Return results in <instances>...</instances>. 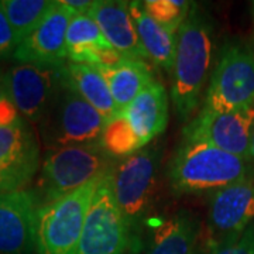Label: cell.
Returning a JSON list of instances; mask_svg holds the SVG:
<instances>
[{"label": "cell", "instance_id": "6da1fadb", "mask_svg": "<svg viewBox=\"0 0 254 254\" xmlns=\"http://www.w3.org/2000/svg\"><path fill=\"white\" fill-rule=\"evenodd\" d=\"M215 50L213 24L192 3L190 14L177 33L171 75V99L177 118L190 122L199 109L202 93L210 79Z\"/></svg>", "mask_w": 254, "mask_h": 254}, {"label": "cell", "instance_id": "7a4b0ae2", "mask_svg": "<svg viewBox=\"0 0 254 254\" xmlns=\"http://www.w3.org/2000/svg\"><path fill=\"white\" fill-rule=\"evenodd\" d=\"M254 163L216 147L182 140L168 164V182L175 193L216 192L232 184L253 178Z\"/></svg>", "mask_w": 254, "mask_h": 254}, {"label": "cell", "instance_id": "3957f363", "mask_svg": "<svg viewBox=\"0 0 254 254\" xmlns=\"http://www.w3.org/2000/svg\"><path fill=\"white\" fill-rule=\"evenodd\" d=\"M115 167V158L100 143L47 150L36 190L40 203L68 195L110 174Z\"/></svg>", "mask_w": 254, "mask_h": 254}, {"label": "cell", "instance_id": "277c9868", "mask_svg": "<svg viewBox=\"0 0 254 254\" xmlns=\"http://www.w3.org/2000/svg\"><path fill=\"white\" fill-rule=\"evenodd\" d=\"M102 178L38 206L34 227L36 254L78 253L85 216Z\"/></svg>", "mask_w": 254, "mask_h": 254}, {"label": "cell", "instance_id": "5b68a950", "mask_svg": "<svg viewBox=\"0 0 254 254\" xmlns=\"http://www.w3.org/2000/svg\"><path fill=\"white\" fill-rule=\"evenodd\" d=\"M254 106V43L232 40L220 50L200 109L227 112Z\"/></svg>", "mask_w": 254, "mask_h": 254}, {"label": "cell", "instance_id": "8992f818", "mask_svg": "<svg viewBox=\"0 0 254 254\" xmlns=\"http://www.w3.org/2000/svg\"><path fill=\"white\" fill-rule=\"evenodd\" d=\"M106 119L68 83L51 109L40 122V133L47 150L66 145L100 143Z\"/></svg>", "mask_w": 254, "mask_h": 254}, {"label": "cell", "instance_id": "52a82bcc", "mask_svg": "<svg viewBox=\"0 0 254 254\" xmlns=\"http://www.w3.org/2000/svg\"><path fill=\"white\" fill-rule=\"evenodd\" d=\"M160 150L145 145L120 160L112 173L113 193L133 232L151 210L158 187Z\"/></svg>", "mask_w": 254, "mask_h": 254}, {"label": "cell", "instance_id": "ba28073f", "mask_svg": "<svg viewBox=\"0 0 254 254\" xmlns=\"http://www.w3.org/2000/svg\"><path fill=\"white\" fill-rule=\"evenodd\" d=\"M4 78L18 115L33 125H40L68 83L66 64L20 63Z\"/></svg>", "mask_w": 254, "mask_h": 254}, {"label": "cell", "instance_id": "9c48e42d", "mask_svg": "<svg viewBox=\"0 0 254 254\" xmlns=\"http://www.w3.org/2000/svg\"><path fill=\"white\" fill-rule=\"evenodd\" d=\"M112 173L100 180L93 193L76 254H125L136 233L119 208Z\"/></svg>", "mask_w": 254, "mask_h": 254}, {"label": "cell", "instance_id": "30bf717a", "mask_svg": "<svg viewBox=\"0 0 254 254\" xmlns=\"http://www.w3.org/2000/svg\"><path fill=\"white\" fill-rule=\"evenodd\" d=\"M253 131L254 106L227 112L200 109L184 127L182 140L205 143L250 160Z\"/></svg>", "mask_w": 254, "mask_h": 254}, {"label": "cell", "instance_id": "8fae6325", "mask_svg": "<svg viewBox=\"0 0 254 254\" xmlns=\"http://www.w3.org/2000/svg\"><path fill=\"white\" fill-rule=\"evenodd\" d=\"M41 165L40 144L27 120L0 126V193L26 190Z\"/></svg>", "mask_w": 254, "mask_h": 254}, {"label": "cell", "instance_id": "7c38bea8", "mask_svg": "<svg viewBox=\"0 0 254 254\" xmlns=\"http://www.w3.org/2000/svg\"><path fill=\"white\" fill-rule=\"evenodd\" d=\"M252 223H254L253 178L210 193L205 250L240 236Z\"/></svg>", "mask_w": 254, "mask_h": 254}, {"label": "cell", "instance_id": "4fadbf2b", "mask_svg": "<svg viewBox=\"0 0 254 254\" xmlns=\"http://www.w3.org/2000/svg\"><path fill=\"white\" fill-rule=\"evenodd\" d=\"M40 205L36 190L0 193V254H33Z\"/></svg>", "mask_w": 254, "mask_h": 254}, {"label": "cell", "instance_id": "5bb4252c", "mask_svg": "<svg viewBox=\"0 0 254 254\" xmlns=\"http://www.w3.org/2000/svg\"><path fill=\"white\" fill-rule=\"evenodd\" d=\"M73 17L64 0L51 1L46 16L20 43L13 58L18 63L66 64V31Z\"/></svg>", "mask_w": 254, "mask_h": 254}, {"label": "cell", "instance_id": "9a60e30c", "mask_svg": "<svg viewBox=\"0 0 254 254\" xmlns=\"http://www.w3.org/2000/svg\"><path fill=\"white\" fill-rule=\"evenodd\" d=\"M88 14L96 21L106 41L118 53L127 58L147 60L137 36L134 21L128 11V1L93 0Z\"/></svg>", "mask_w": 254, "mask_h": 254}, {"label": "cell", "instance_id": "2e32d148", "mask_svg": "<svg viewBox=\"0 0 254 254\" xmlns=\"http://www.w3.org/2000/svg\"><path fill=\"white\" fill-rule=\"evenodd\" d=\"M120 115L136 133L141 147L148 145L163 134L168 125V93L161 82L155 79L137 95Z\"/></svg>", "mask_w": 254, "mask_h": 254}, {"label": "cell", "instance_id": "e0dca14e", "mask_svg": "<svg viewBox=\"0 0 254 254\" xmlns=\"http://www.w3.org/2000/svg\"><path fill=\"white\" fill-rule=\"evenodd\" d=\"M199 235L196 219L188 212H178L153 229L144 254H195Z\"/></svg>", "mask_w": 254, "mask_h": 254}, {"label": "cell", "instance_id": "ac0fdd59", "mask_svg": "<svg viewBox=\"0 0 254 254\" xmlns=\"http://www.w3.org/2000/svg\"><path fill=\"white\" fill-rule=\"evenodd\" d=\"M128 11L134 21L137 36L147 60L171 72L177 48V34L163 28L144 9L143 1H128Z\"/></svg>", "mask_w": 254, "mask_h": 254}, {"label": "cell", "instance_id": "d6986e66", "mask_svg": "<svg viewBox=\"0 0 254 254\" xmlns=\"http://www.w3.org/2000/svg\"><path fill=\"white\" fill-rule=\"evenodd\" d=\"M109 86L118 113L123 112L137 95L155 81L154 73L143 60L125 57L110 68H96Z\"/></svg>", "mask_w": 254, "mask_h": 254}, {"label": "cell", "instance_id": "ffe728a7", "mask_svg": "<svg viewBox=\"0 0 254 254\" xmlns=\"http://www.w3.org/2000/svg\"><path fill=\"white\" fill-rule=\"evenodd\" d=\"M66 72L73 89L86 100L92 108L99 112L106 122L118 115L109 86L103 75L92 65L66 63Z\"/></svg>", "mask_w": 254, "mask_h": 254}, {"label": "cell", "instance_id": "44dd1931", "mask_svg": "<svg viewBox=\"0 0 254 254\" xmlns=\"http://www.w3.org/2000/svg\"><path fill=\"white\" fill-rule=\"evenodd\" d=\"M113 48L103 37L96 21L89 14H73L66 31V60L68 63L92 65L95 54Z\"/></svg>", "mask_w": 254, "mask_h": 254}, {"label": "cell", "instance_id": "7402d4cb", "mask_svg": "<svg viewBox=\"0 0 254 254\" xmlns=\"http://www.w3.org/2000/svg\"><path fill=\"white\" fill-rule=\"evenodd\" d=\"M3 9L14 31L17 47L40 24L50 9V0H1Z\"/></svg>", "mask_w": 254, "mask_h": 254}, {"label": "cell", "instance_id": "603a6c76", "mask_svg": "<svg viewBox=\"0 0 254 254\" xmlns=\"http://www.w3.org/2000/svg\"><path fill=\"white\" fill-rule=\"evenodd\" d=\"M100 144L113 158L122 160L143 148L131 126L120 113L106 122Z\"/></svg>", "mask_w": 254, "mask_h": 254}, {"label": "cell", "instance_id": "cb8c5ba5", "mask_svg": "<svg viewBox=\"0 0 254 254\" xmlns=\"http://www.w3.org/2000/svg\"><path fill=\"white\" fill-rule=\"evenodd\" d=\"M145 11L167 31L177 34L190 14L192 3L187 0H145Z\"/></svg>", "mask_w": 254, "mask_h": 254}, {"label": "cell", "instance_id": "d4e9b609", "mask_svg": "<svg viewBox=\"0 0 254 254\" xmlns=\"http://www.w3.org/2000/svg\"><path fill=\"white\" fill-rule=\"evenodd\" d=\"M205 254H254V223L240 236L206 249Z\"/></svg>", "mask_w": 254, "mask_h": 254}, {"label": "cell", "instance_id": "484cf974", "mask_svg": "<svg viewBox=\"0 0 254 254\" xmlns=\"http://www.w3.org/2000/svg\"><path fill=\"white\" fill-rule=\"evenodd\" d=\"M16 48H17L16 36L0 0V60L13 57L16 53Z\"/></svg>", "mask_w": 254, "mask_h": 254}, {"label": "cell", "instance_id": "4316f807", "mask_svg": "<svg viewBox=\"0 0 254 254\" xmlns=\"http://www.w3.org/2000/svg\"><path fill=\"white\" fill-rule=\"evenodd\" d=\"M64 3L72 10L73 14H88L93 0H64Z\"/></svg>", "mask_w": 254, "mask_h": 254}, {"label": "cell", "instance_id": "83f0119b", "mask_svg": "<svg viewBox=\"0 0 254 254\" xmlns=\"http://www.w3.org/2000/svg\"><path fill=\"white\" fill-rule=\"evenodd\" d=\"M125 254H144V243H143L141 237L137 232L131 237V242H130Z\"/></svg>", "mask_w": 254, "mask_h": 254}, {"label": "cell", "instance_id": "f1b7e54d", "mask_svg": "<svg viewBox=\"0 0 254 254\" xmlns=\"http://www.w3.org/2000/svg\"><path fill=\"white\" fill-rule=\"evenodd\" d=\"M9 93H7V86H6V78H4V73L0 72V100L3 98H6Z\"/></svg>", "mask_w": 254, "mask_h": 254}, {"label": "cell", "instance_id": "f546056e", "mask_svg": "<svg viewBox=\"0 0 254 254\" xmlns=\"http://www.w3.org/2000/svg\"><path fill=\"white\" fill-rule=\"evenodd\" d=\"M250 160L254 163V131L252 136V144H250Z\"/></svg>", "mask_w": 254, "mask_h": 254}, {"label": "cell", "instance_id": "4dcf8cb0", "mask_svg": "<svg viewBox=\"0 0 254 254\" xmlns=\"http://www.w3.org/2000/svg\"><path fill=\"white\" fill-rule=\"evenodd\" d=\"M253 16H254V1H253Z\"/></svg>", "mask_w": 254, "mask_h": 254}]
</instances>
